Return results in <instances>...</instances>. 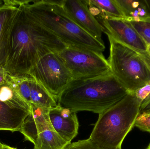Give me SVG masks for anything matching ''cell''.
Listing matches in <instances>:
<instances>
[{
  "label": "cell",
  "instance_id": "7",
  "mask_svg": "<svg viewBox=\"0 0 150 149\" xmlns=\"http://www.w3.org/2000/svg\"><path fill=\"white\" fill-rule=\"evenodd\" d=\"M59 54L73 79L98 77L111 73L108 61L102 52L68 46Z\"/></svg>",
  "mask_w": 150,
  "mask_h": 149
},
{
  "label": "cell",
  "instance_id": "20",
  "mask_svg": "<svg viewBox=\"0 0 150 149\" xmlns=\"http://www.w3.org/2000/svg\"><path fill=\"white\" fill-rule=\"evenodd\" d=\"M129 22L146 43L148 44L150 41V20Z\"/></svg>",
  "mask_w": 150,
  "mask_h": 149
},
{
  "label": "cell",
  "instance_id": "25",
  "mask_svg": "<svg viewBox=\"0 0 150 149\" xmlns=\"http://www.w3.org/2000/svg\"><path fill=\"white\" fill-rule=\"evenodd\" d=\"M8 73L3 67H0V84L5 83L8 81Z\"/></svg>",
  "mask_w": 150,
  "mask_h": 149
},
{
  "label": "cell",
  "instance_id": "18",
  "mask_svg": "<svg viewBox=\"0 0 150 149\" xmlns=\"http://www.w3.org/2000/svg\"><path fill=\"white\" fill-rule=\"evenodd\" d=\"M0 101L11 106L30 110V105L20 96L8 79L7 82L0 84Z\"/></svg>",
  "mask_w": 150,
  "mask_h": 149
},
{
  "label": "cell",
  "instance_id": "2",
  "mask_svg": "<svg viewBox=\"0 0 150 149\" xmlns=\"http://www.w3.org/2000/svg\"><path fill=\"white\" fill-rule=\"evenodd\" d=\"M128 93L110 73L98 77L73 79L57 103L76 113L89 111L99 115Z\"/></svg>",
  "mask_w": 150,
  "mask_h": 149
},
{
  "label": "cell",
  "instance_id": "22",
  "mask_svg": "<svg viewBox=\"0 0 150 149\" xmlns=\"http://www.w3.org/2000/svg\"><path fill=\"white\" fill-rule=\"evenodd\" d=\"M65 149H101L90 141L89 139L80 140L71 143Z\"/></svg>",
  "mask_w": 150,
  "mask_h": 149
},
{
  "label": "cell",
  "instance_id": "23",
  "mask_svg": "<svg viewBox=\"0 0 150 149\" xmlns=\"http://www.w3.org/2000/svg\"><path fill=\"white\" fill-rule=\"evenodd\" d=\"M137 98L142 103L150 96V82L135 92Z\"/></svg>",
  "mask_w": 150,
  "mask_h": 149
},
{
  "label": "cell",
  "instance_id": "15",
  "mask_svg": "<svg viewBox=\"0 0 150 149\" xmlns=\"http://www.w3.org/2000/svg\"><path fill=\"white\" fill-rule=\"evenodd\" d=\"M87 2L95 17L126 19L115 0H87Z\"/></svg>",
  "mask_w": 150,
  "mask_h": 149
},
{
  "label": "cell",
  "instance_id": "11",
  "mask_svg": "<svg viewBox=\"0 0 150 149\" xmlns=\"http://www.w3.org/2000/svg\"><path fill=\"white\" fill-rule=\"evenodd\" d=\"M0 4V67L4 68L8 56L9 41L20 1L6 0Z\"/></svg>",
  "mask_w": 150,
  "mask_h": 149
},
{
  "label": "cell",
  "instance_id": "4",
  "mask_svg": "<svg viewBox=\"0 0 150 149\" xmlns=\"http://www.w3.org/2000/svg\"><path fill=\"white\" fill-rule=\"evenodd\" d=\"M142 102L134 93L99 115L89 141L101 149H122L126 136L134 127Z\"/></svg>",
  "mask_w": 150,
  "mask_h": 149
},
{
  "label": "cell",
  "instance_id": "13",
  "mask_svg": "<svg viewBox=\"0 0 150 149\" xmlns=\"http://www.w3.org/2000/svg\"><path fill=\"white\" fill-rule=\"evenodd\" d=\"M30 110L15 107L0 101V130L19 131Z\"/></svg>",
  "mask_w": 150,
  "mask_h": 149
},
{
  "label": "cell",
  "instance_id": "29",
  "mask_svg": "<svg viewBox=\"0 0 150 149\" xmlns=\"http://www.w3.org/2000/svg\"><path fill=\"white\" fill-rule=\"evenodd\" d=\"M1 142H0V145H1ZM0 149H1V147H0Z\"/></svg>",
  "mask_w": 150,
  "mask_h": 149
},
{
  "label": "cell",
  "instance_id": "8",
  "mask_svg": "<svg viewBox=\"0 0 150 149\" xmlns=\"http://www.w3.org/2000/svg\"><path fill=\"white\" fill-rule=\"evenodd\" d=\"M96 18L104 28V33L110 35L118 42L138 52L148 60V44L129 21L122 18L99 17Z\"/></svg>",
  "mask_w": 150,
  "mask_h": 149
},
{
  "label": "cell",
  "instance_id": "19",
  "mask_svg": "<svg viewBox=\"0 0 150 149\" xmlns=\"http://www.w3.org/2000/svg\"><path fill=\"white\" fill-rule=\"evenodd\" d=\"M8 80L13 85L20 96L30 105L31 103L30 89L29 76H12L8 74Z\"/></svg>",
  "mask_w": 150,
  "mask_h": 149
},
{
  "label": "cell",
  "instance_id": "3",
  "mask_svg": "<svg viewBox=\"0 0 150 149\" xmlns=\"http://www.w3.org/2000/svg\"><path fill=\"white\" fill-rule=\"evenodd\" d=\"M24 3L36 21L67 46L102 53L105 51L104 42L92 36L78 25L64 10L61 1L25 0Z\"/></svg>",
  "mask_w": 150,
  "mask_h": 149
},
{
  "label": "cell",
  "instance_id": "28",
  "mask_svg": "<svg viewBox=\"0 0 150 149\" xmlns=\"http://www.w3.org/2000/svg\"><path fill=\"white\" fill-rule=\"evenodd\" d=\"M146 149H150V144L148 146V148H146Z\"/></svg>",
  "mask_w": 150,
  "mask_h": 149
},
{
  "label": "cell",
  "instance_id": "24",
  "mask_svg": "<svg viewBox=\"0 0 150 149\" xmlns=\"http://www.w3.org/2000/svg\"><path fill=\"white\" fill-rule=\"evenodd\" d=\"M150 113V96L142 103L140 114Z\"/></svg>",
  "mask_w": 150,
  "mask_h": 149
},
{
  "label": "cell",
  "instance_id": "21",
  "mask_svg": "<svg viewBox=\"0 0 150 149\" xmlns=\"http://www.w3.org/2000/svg\"><path fill=\"white\" fill-rule=\"evenodd\" d=\"M134 127L150 133V113L140 114L137 118Z\"/></svg>",
  "mask_w": 150,
  "mask_h": 149
},
{
  "label": "cell",
  "instance_id": "9",
  "mask_svg": "<svg viewBox=\"0 0 150 149\" xmlns=\"http://www.w3.org/2000/svg\"><path fill=\"white\" fill-rule=\"evenodd\" d=\"M62 6L71 19L92 36L100 41L104 28L90 10L87 1H61Z\"/></svg>",
  "mask_w": 150,
  "mask_h": 149
},
{
  "label": "cell",
  "instance_id": "12",
  "mask_svg": "<svg viewBox=\"0 0 150 149\" xmlns=\"http://www.w3.org/2000/svg\"><path fill=\"white\" fill-rule=\"evenodd\" d=\"M76 113L59 105L49 110V117L53 127L69 143L78 134L79 123Z\"/></svg>",
  "mask_w": 150,
  "mask_h": 149
},
{
  "label": "cell",
  "instance_id": "16",
  "mask_svg": "<svg viewBox=\"0 0 150 149\" xmlns=\"http://www.w3.org/2000/svg\"><path fill=\"white\" fill-rule=\"evenodd\" d=\"M29 83L30 89L31 103L49 108L56 107L58 106L57 101L50 93L30 76Z\"/></svg>",
  "mask_w": 150,
  "mask_h": 149
},
{
  "label": "cell",
  "instance_id": "26",
  "mask_svg": "<svg viewBox=\"0 0 150 149\" xmlns=\"http://www.w3.org/2000/svg\"><path fill=\"white\" fill-rule=\"evenodd\" d=\"M0 147H1V149H17L10 147V146H8V145L2 143H1Z\"/></svg>",
  "mask_w": 150,
  "mask_h": 149
},
{
  "label": "cell",
  "instance_id": "6",
  "mask_svg": "<svg viewBox=\"0 0 150 149\" xmlns=\"http://www.w3.org/2000/svg\"><path fill=\"white\" fill-rule=\"evenodd\" d=\"M27 76L42 85L57 102L73 79L63 59L58 52H54L48 53L40 59Z\"/></svg>",
  "mask_w": 150,
  "mask_h": 149
},
{
  "label": "cell",
  "instance_id": "10",
  "mask_svg": "<svg viewBox=\"0 0 150 149\" xmlns=\"http://www.w3.org/2000/svg\"><path fill=\"white\" fill-rule=\"evenodd\" d=\"M30 110L19 129L25 141L35 143L40 133L54 130L49 117L50 108L35 104H30Z\"/></svg>",
  "mask_w": 150,
  "mask_h": 149
},
{
  "label": "cell",
  "instance_id": "1",
  "mask_svg": "<svg viewBox=\"0 0 150 149\" xmlns=\"http://www.w3.org/2000/svg\"><path fill=\"white\" fill-rule=\"evenodd\" d=\"M67 45L40 24L20 1L9 41L4 69L12 76H27L34 65L45 55L58 52Z\"/></svg>",
  "mask_w": 150,
  "mask_h": 149
},
{
  "label": "cell",
  "instance_id": "27",
  "mask_svg": "<svg viewBox=\"0 0 150 149\" xmlns=\"http://www.w3.org/2000/svg\"><path fill=\"white\" fill-rule=\"evenodd\" d=\"M148 45V52H147V55H148V59L149 62L150 64V45Z\"/></svg>",
  "mask_w": 150,
  "mask_h": 149
},
{
  "label": "cell",
  "instance_id": "5",
  "mask_svg": "<svg viewBox=\"0 0 150 149\" xmlns=\"http://www.w3.org/2000/svg\"><path fill=\"white\" fill-rule=\"evenodd\" d=\"M111 72L129 93H134L150 82V64L141 53L109 35Z\"/></svg>",
  "mask_w": 150,
  "mask_h": 149
},
{
  "label": "cell",
  "instance_id": "17",
  "mask_svg": "<svg viewBox=\"0 0 150 149\" xmlns=\"http://www.w3.org/2000/svg\"><path fill=\"white\" fill-rule=\"evenodd\" d=\"M70 144L55 130H49L38 135L34 149H65Z\"/></svg>",
  "mask_w": 150,
  "mask_h": 149
},
{
  "label": "cell",
  "instance_id": "14",
  "mask_svg": "<svg viewBox=\"0 0 150 149\" xmlns=\"http://www.w3.org/2000/svg\"><path fill=\"white\" fill-rule=\"evenodd\" d=\"M126 20L129 21L150 20V0H115Z\"/></svg>",
  "mask_w": 150,
  "mask_h": 149
}]
</instances>
